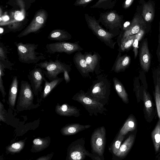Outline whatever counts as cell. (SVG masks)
I'll use <instances>...</instances> for the list:
<instances>
[{
  "instance_id": "6da1fadb",
  "label": "cell",
  "mask_w": 160,
  "mask_h": 160,
  "mask_svg": "<svg viewBox=\"0 0 160 160\" xmlns=\"http://www.w3.org/2000/svg\"><path fill=\"white\" fill-rule=\"evenodd\" d=\"M86 93V94L104 106L109 100L110 93V84L106 76L100 75Z\"/></svg>"
},
{
  "instance_id": "7a4b0ae2",
  "label": "cell",
  "mask_w": 160,
  "mask_h": 160,
  "mask_svg": "<svg viewBox=\"0 0 160 160\" xmlns=\"http://www.w3.org/2000/svg\"><path fill=\"white\" fill-rule=\"evenodd\" d=\"M84 17L88 28L106 46L111 49H114L116 42L113 38L116 36L104 29L94 16L85 13Z\"/></svg>"
},
{
  "instance_id": "3957f363",
  "label": "cell",
  "mask_w": 160,
  "mask_h": 160,
  "mask_svg": "<svg viewBox=\"0 0 160 160\" xmlns=\"http://www.w3.org/2000/svg\"><path fill=\"white\" fill-rule=\"evenodd\" d=\"M98 20L115 36L119 35L124 23L123 15H119L115 10L101 13Z\"/></svg>"
},
{
  "instance_id": "277c9868",
  "label": "cell",
  "mask_w": 160,
  "mask_h": 160,
  "mask_svg": "<svg viewBox=\"0 0 160 160\" xmlns=\"http://www.w3.org/2000/svg\"><path fill=\"white\" fill-rule=\"evenodd\" d=\"M34 93L31 84L28 81L22 80L16 105V110L19 112L35 109L39 107L33 103Z\"/></svg>"
},
{
  "instance_id": "5b68a950",
  "label": "cell",
  "mask_w": 160,
  "mask_h": 160,
  "mask_svg": "<svg viewBox=\"0 0 160 160\" xmlns=\"http://www.w3.org/2000/svg\"><path fill=\"white\" fill-rule=\"evenodd\" d=\"M90 143L93 160H104L106 144V131L104 126L99 127L93 132Z\"/></svg>"
},
{
  "instance_id": "8992f818",
  "label": "cell",
  "mask_w": 160,
  "mask_h": 160,
  "mask_svg": "<svg viewBox=\"0 0 160 160\" xmlns=\"http://www.w3.org/2000/svg\"><path fill=\"white\" fill-rule=\"evenodd\" d=\"M72 99L81 103L91 116H97L98 113L105 114L107 111L103 105L88 96L82 90H80L75 94Z\"/></svg>"
},
{
  "instance_id": "52a82bcc",
  "label": "cell",
  "mask_w": 160,
  "mask_h": 160,
  "mask_svg": "<svg viewBox=\"0 0 160 160\" xmlns=\"http://www.w3.org/2000/svg\"><path fill=\"white\" fill-rule=\"evenodd\" d=\"M18 54L19 61L22 63L28 64L37 63L42 56H37L39 53L35 51L38 45L32 43L23 44L17 43Z\"/></svg>"
},
{
  "instance_id": "ba28073f",
  "label": "cell",
  "mask_w": 160,
  "mask_h": 160,
  "mask_svg": "<svg viewBox=\"0 0 160 160\" xmlns=\"http://www.w3.org/2000/svg\"><path fill=\"white\" fill-rule=\"evenodd\" d=\"M36 66L42 68L46 77L51 81L58 78V75L65 71L69 72L71 70L70 66L58 60L55 61H47L37 64Z\"/></svg>"
},
{
  "instance_id": "9c48e42d",
  "label": "cell",
  "mask_w": 160,
  "mask_h": 160,
  "mask_svg": "<svg viewBox=\"0 0 160 160\" xmlns=\"http://www.w3.org/2000/svg\"><path fill=\"white\" fill-rule=\"evenodd\" d=\"M84 144L85 140L83 138L71 143L67 149L66 160H83L86 156L92 159V154L86 149Z\"/></svg>"
},
{
  "instance_id": "30bf717a",
  "label": "cell",
  "mask_w": 160,
  "mask_h": 160,
  "mask_svg": "<svg viewBox=\"0 0 160 160\" xmlns=\"http://www.w3.org/2000/svg\"><path fill=\"white\" fill-rule=\"evenodd\" d=\"M48 16V13L45 10L41 9L38 11L29 24L18 35V37L21 38L38 32L45 24Z\"/></svg>"
},
{
  "instance_id": "8fae6325",
  "label": "cell",
  "mask_w": 160,
  "mask_h": 160,
  "mask_svg": "<svg viewBox=\"0 0 160 160\" xmlns=\"http://www.w3.org/2000/svg\"><path fill=\"white\" fill-rule=\"evenodd\" d=\"M46 47L48 52L53 54L56 52H64L70 54L83 50L79 44L78 42H74L65 41L58 42L47 44Z\"/></svg>"
},
{
  "instance_id": "7c38bea8",
  "label": "cell",
  "mask_w": 160,
  "mask_h": 160,
  "mask_svg": "<svg viewBox=\"0 0 160 160\" xmlns=\"http://www.w3.org/2000/svg\"><path fill=\"white\" fill-rule=\"evenodd\" d=\"M146 22L144 20L141 14L137 13L134 16L129 28L124 32H120L117 40L119 46L121 42L130 36L135 35L141 30H145Z\"/></svg>"
},
{
  "instance_id": "4fadbf2b",
  "label": "cell",
  "mask_w": 160,
  "mask_h": 160,
  "mask_svg": "<svg viewBox=\"0 0 160 160\" xmlns=\"http://www.w3.org/2000/svg\"><path fill=\"white\" fill-rule=\"evenodd\" d=\"M45 75L43 70L40 68H35L29 72L28 78L35 95H37L42 90V83L46 79Z\"/></svg>"
},
{
  "instance_id": "5bb4252c",
  "label": "cell",
  "mask_w": 160,
  "mask_h": 160,
  "mask_svg": "<svg viewBox=\"0 0 160 160\" xmlns=\"http://www.w3.org/2000/svg\"><path fill=\"white\" fill-rule=\"evenodd\" d=\"M142 99L144 103V113L146 120L151 122L155 116L154 106L150 94L145 88L142 91Z\"/></svg>"
},
{
  "instance_id": "9a60e30c",
  "label": "cell",
  "mask_w": 160,
  "mask_h": 160,
  "mask_svg": "<svg viewBox=\"0 0 160 160\" xmlns=\"http://www.w3.org/2000/svg\"><path fill=\"white\" fill-rule=\"evenodd\" d=\"M139 57L142 68L145 72H148L150 66L151 59L147 39H145L142 44Z\"/></svg>"
},
{
  "instance_id": "2e32d148",
  "label": "cell",
  "mask_w": 160,
  "mask_h": 160,
  "mask_svg": "<svg viewBox=\"0 0 160 160\" xmlns=\"http://www.w3.org/2000/svg\"><path fill=\"white\" fill-rule=\"evenodd\" d=\"M55 111L57 114L62 116L78 117L80 115L79 110L76 107L67 103L61 105L57 103L55 108Z\"/></svg>"
},
{
  "instance_id": "e0dca14e",
  "label": "cell",
  "mask_w": 160,
  "mask_h": 160,
  "mask_svg": "<svg viewBox=\"0 0 160 160\" xmlns=\"http://www.w3.org/2000/svg\"><path fill=\"white\" fill-rule=\"evenodd\" d=\"M73 61L76 68L82 76L86 77L89 76L90 71L85 60L84 54L80 51L76 52L73 57Z\"/></svg>"
},
{
  "instance_id": "ac0fdd59",
  "label": "cell",
  "mask_w": 160,
  "mask_h": 160,
  "mask_svg": "<svg viewBox=\"0 0 160 160\" xmlns=\"http://www.w3.org/2000/svg\"><path fill=\"white\" fill-rule=\"evenodd\" d=\"M135 139L134 135H130L121 145L116 154L112 156L113 160H121L124 158L132 148Z\"/></svg>"
},
{
  "instance_id": "d6986e66",
  "label": "cell",
  "mask_w": 160,
  "mask_h": 160,
  "mask_svg": "<svg viewBox=\"0 0 160 160\" xmlns=\"http://www.w3.org/2000/svg\"><path fill=\"white\" fill-rule=\"evenodd\" d=\"M131 61L129 56L127 54L122 56L121 52H119L112 71L116 73L124 71L129 66Z\"/></svg>"
},
{
  "instance_id": "ffe728a7",
  "label": "cell",
  "mask_w": 160,
  "mask_h": 160,
  "mask_svg": "<svg viewBox=\"0 0 160 160\" xmlns=\"http://www.w3.org/2000/svg\"><path fill=\"white\" fill-rule=\"evenodd\" d=\"M18 80L16 76H14L10 86L9 90L8 104L10 108L14 109L18 92Z\"/></svg>"
},
{
  "instance_id": "44dd1931",
  "label": "cell",
  "mask_w": 160,
  "mask_h": 160,
  "mask_svg": "<svg viewBox=\"0 0 160 160\" xmlns=\"http://www.w3.org/2000/svg\"><path fill=\"white\" fill-rule=\"evenodd\" d=\"M84 55L90 72H95L96 73L98 72L101 58L99 55L96 52H94L93 55L90 52H85Z\"/></svg>"
},
{
  "instance_id": "7402d4cb",
  "label": "cell",
  "mask_w": 160,
  "mask_h": 160,
  "mask_svg": "<svg viewBox=\"0 0 160 160\" xmlns=\"http://www.w3.org/2000/svg\"><path fill=\"white\" fill-rule=\"evenodd\" d=\"M91 127V126L89 125H82L79 123L68 124L61 129L60 132L63 135H73L88 128Z\"/></svg>"
},
{
  "instance_id": "603a6c76",
  "label": "cell",
  "mask_w": 160,
  "mask_h": 160,
  "mask_svg": "<svg viewBox=\"0 0 160 160\" xmlns=\"http://www.w3.org/2000/svg\"><path fill=\"white\" fill-rule=\"evenodd\" d=\"M50 141L49 137L45 138L38 137L35 138L33 141L31 151L36 153L44 150L49 146Z\"/></svg>"
},
{
  "instance_id": "cb8c5ba5",
  "label": "cell",
  "mask_w": 160,
  "mask_h": 160,
  "mask_svg": "<svg viewBox=\"0 0 160 160\" xmlns=\"http://www.w3.org/2000/svg\"><path fill=\"white\" fill-rule=\"evenodd\" d=\"M72 37L71 35L64 30L56 29L50 32L48 38L51 40L60 42L70 39Z\"/></svg>"
},
{
  "instance_id": "d4e9b609",
  "label": "cell",
  "mask_w": 160,
  "mask_h": 160,
  "mask_svg": "<svg viewBox=\"0 0 160 160\" xmlns=\"http://www.w3.org/2000/svg\"><path fill=\"white\" fill-rule=\"evenodd\" d=\"M154 8L152 3L148 2L143 4L141 15L146 22H151L154 18Z\"/></svg>"
},
{
  "instance_id": "484cf974",
  "label": "cell",
  "mask_w": 160,
  "mask_h": 160,
  "mask_svg": "<svg viewBox=\"0 0 160 160\" xmlns=\"http://www.w3.org/2000/svg\"><path fill=\"white\" fill-rule=\"evenodd\" d=\"M63 80L62 78H58L54 80L49 82L45 79L44 89L41 94L42 99L45 98Z\"/></svg>"
},
{
  "instance_id": "4316f807",
  "label": "cell",
  "mask_w": 160,
  "mask_h": 160,
  "mask_svg": "<svg viewBox=\"0 0 160 160\" xmlns=\"http://www.w3.org/2000/svg\"><path fill=\"white\" fill-rule=\"evenodd\" d=\"M114 88L118 96L126 104L129 103L128 94L121 82L117 78H113Z\"/></svg>"
},
{
  "instance_id": "83f0119b",
  "label": "cell",
  "mask_w": 160,
  "mask_h": 160,
  "mask_svg": "<svg viewBox=\"0 0 160 160\" xmlns=\"http://www.w3.org/2000/svg\"><path fill=\"white\" fill-rule=\"evenodd\" d=\"M137 124L136 119L132 114L130 115L120 130L119 133L125 136L129 132L132 131L136 128Z\"/></svg>"
},
{
  "instance_id": "f1b7e54d",
  "label": "cell",
  "mask_w": 160,
  "mask_h": 160,
  "mask_svg": "<svg viewBox=\"0 0 160 160\" xmlns=\"http://www.w3.org/2000/svg\"><path fill=\"white\" fill-rule=\"evenodd\" d=\"M25 142V139L22 140L8 145L6 148V152L11 154L19 153L23 148Z\"/></svg>"
},
{
  "instance_id": "f546056e",
  "label": "cell",
  "mask_w": 160,
  "mask_h": 160,
  "mask_svg": "<svg viewBox=\"0 0 160 160\" xmlns=\"http://www.w3.org/2000/svg\"><path fill=\"white\" fill-rule=\"evenodd\" d=\"M116 0H99L91 6V8H101L104 9H111L115 6Z\"/></svg>"
},
{
  "instance_id": "4dcf8cb0",
  "label": "cell",
  "mask_w": 160,
  "mask_h": 160,
  "mask_svg": "<svg viewBox=\"0 0 160 160\" xmlns=\"http://www.w3.org/2000/svg\"><path fill=\"white\" fill-rule=\"evenodd\" d=\"M135 36L136 34L130 36L122 41L118 46L119 52H121L129 50L132 46Z\"/></svg>"
},
{
  "instance_id": "1f68e13d",
  "label": "cell",
  "mask_w": 160,
  "mask_h": 160,
  "mask_svg": "<svg viewBox=\"0 0 160 160\" xmlns=\"http://www.w3.org/2000/svg\"><path fill=\"white\" fill-rule=\"evenodd\" d=\"M155 149L158 152L160 147V121L159 120L152 133Z\"/></svg>"
},
{
  "instance_id": "d6a6232c",
  "label": "cell",
  "mask_w": 160,
  "mask_h": 160,
  "mask_svg": "<svg viewBox=\"0 0 160 160\" xmlns=\"http://www.w3.org/2000/svg\"><path fill=\"white\" fill-rule=\"evenodd\" d=\"M124 137L125 136L118 133L109 148V151L112 154V156L115 155L118 152Z\"/></svg>"
},
{
  "instance_id": "836d02e7",
  "label": "cell",
  "mask_w": 160,
  "mask_h": 160,
  "mask_svg": "<svg viewBox=\"0 0 160 160\" xmlns=\"http://www.w3.org/2000/svg\"><path fill=\"white\" fill-rule=\"evenodd\" d=\"M155 84V99L158 116L160 121V92L158 84L156 80L153 78Z\"/></svg>"
},
{
  "instance_id": "e575fe53",
  "label": "cell",
  "mask_w": 160,
  "mask_h": 160,
  "mask_svg": "<svg viewBox=\"0 0 160 160\" xmlns=\"http://www.w3.org/2000/svg\"><path fill=\"white\" fill-rule=\"evenodd\" d=\"M145 32V30H142L136 34L135 39L132 46L133 48L135 59L136 58L138 52V49L139 42L142 38Z\"/></svg>"
},
{
  "instance_id": "d590c367",
  "label": "cell",
  "mask_w": 160,
  "mask_h": 160,
  "mask_svg": "<svg viewBox=\"0 0 160 160\" xmlns=\"http://www.w3.org/2000/svg\"><path fill=\"white\" fill-rule=\"evenodd\" d=\"M133 86V90L135 92L137 102H139L142 98V97L141 95L140 86L139 82V78L138 77H136L135 78L134 81Z\"/></svg>"
},
{
  "instance_id": "8d00e7d4",
  "label": "cell",
  "mask_w": 160,
  "mask_h": 160,
  "mask_svg": "<svg viewBox=\"0 0 160 160\" xmlns=\"http://www.w3.org/2000/svg\"><path fill=\"white\" fill-rule=\"evenodd\" d=\"M7 111L5 109L4 105L2 102H0V121L4 122L6 121Z\"/></svg>"
},
{
  "instance_id": "74e56055",
  "label": "cell",
  "mask_w": 160,
  "mask_h": 160,
  "mask_svg": "<svg viewBox=\"0 0 160 160\" xmlns=\"http://www.w3.org/2000/svg\"><path fill=\"white\" fill-rule=\"evenodd\" d=\"M93 1V0H77L75 2L74 5L76 6H82L85 8Z\"/></svg>"
},
{
  "instance_id": "f35d334b",
  "label": "cell",
  "mask_w": 160,
  "mask_h": 160,
  "mask_svg": "<svg viewBox=\"0 0 160 160\" xmlns=\"http://www.w3.org/2000/svg\"><path fill=\"white\" fill-rule=\"evenodd\" d=\"M153 78L156 80L158 84L160 92V68L158 69L155 72Z\"/></svg>"
},
{
  "instance_id": "ab89813d",
  "label": "cell",
  "mask_w": 160,
  "mask_h": 160,
  "mask_svg": "<svg viewBox=\"0 0 160 160\" xmlns=\"http://www.w3.org/2000/svg\"><path fill=\"white\" fill-rule=\"evenodd\" d=\"M54 153H51L41 157L36 160H51L53 156Z\"/></svg>"
},
{
  "instance_id": "60d3db41",
  "label": "cell",
  "mask_w": 160,
  "mask_h": 160,
  "mask_svg": "<svg viewBox=\"0 0 160 160\" xmlns=\"http://www.w3.org/2000/svg\"><path fill=\"white\" fill-rule=\"evenodd\" d=\"M134 0H127L125 1L123 5V7L124 9H127L129 8L132 4Z\"/></svg>"
},
{
  "instance_id": "b9f144b4",
  "label": "cell",
  "mask_w": 160,
  "mask_h": 160,
  "mask_svg": "<svg viewBox=\"0 0 160 160\" xmlns=\"http://www.w3.org/2000/svg\"><path fill=\"white\" fill-rule=\"evenodd\" d=\"M131 23V22L129 21H127L124 22L121 32H124L127 30L130 27Z\"/></svg>"
},
{
  "instance_id": "7bdbcfd3",
  "label": "cell",
  "mask_w": 160,
  "mask_h": 160,
  "mask_svg": "<svg viewBox=\"0 0 160 160\" xmlns=\"http://www.w3.org/2000/svg\"><path fill=\"white\" fill-rule=\"evenodd\" d=\"M0 60H4L6 58V53L2 47H0Z\"/></svg>"
},
{
  "instance_id": "ee69618b",
  "label": "cell",
  "mask_w": 160,
  "mask_h": 160,
  "mask_svg": "<svg viewBox=\"0 0 160 160\" xmlns=\"http://www.w3.org/2000/svg\"><path fill=\"white\" fill-rule=\"evenodd\" d=\"M69 72L67 71H65L64 72V79L66 83L69 82L70 80V78L68 74Z\"/></svg>"
},
{
  "instance_id": "f6af8a7d",
  "label": "cell",
  "mask_w": 160,
  "mask_h": 160,
  "mask_svg": "<svg viewBox=\"0 0 160 160\" xmlns=\"http://www.w3.org/2000/svg\"><path fill=\"white\" fill-rule=\"evenodd\" d=\"M160 50V22L159 24V33L158 35V48L157 51Z\"/></svg>"
},
{
  "instance_id": "bcb514c9",
  "label": "cell",
  "mask_w": 160,
  "mask_h": 160,
  "mask_svg": "<svg viewBox=\"0 0 160 160\" xmlns=\"http://www.w3.org/2000/svg\"><path fill=\"white\" fill-rule=\"evenodd\" d=\"M2 18V19L4 21H6L9 20V18L8 16L6 15L4 16Z\"/></svg>"
},
{
  "instance_id": "7dc6e473",
  "label": "cell",
  "mask_w": 160,
  "mask_h": 160,
  "mask_svg": "<svg viewBox=\"0 0 160 160\" xmlns=\"http://www.w3.org/2000/svg\"><path fill=\"white\" fill-rule=\"evenodd\" d=\"M157 53H158L157 56L160 59V50L157 51Z\"/></svg>"
},
{
  "instance_id": "c3c4849f",
  "label": "cell",
  "mask_w": 160,
  "mask_h": 160,
  "mask_svg": "<svg viewBox=\"0 0 160 160\" xmlns=\"http://www.w3.org/2000/svg\"><path fill=\"white\" fill-rule=\"evenodd\" d=\"M2 29H2L1 28H0V33H2L3 31V30H2Z\"/></svg>"
},
{
  "instance_id": "681fc988",
  "label": "cell",
  "mask_w": 160,
  "mask_h": 160,
  "mask_svg": "<svg viewBox=\"0 0 160 160\" xmlns=\"http://www.w3.org/2000/svg\"><path fill=\"white\" fill-rule=\"evenodd\" d=\"M31 160L30 159H29V160Z\"/></svg>"
},
{
  "instance_id": "f907efd6",
  "label": "cell",
  "mask_w": 160,
  "mask_h": 160,
  "mask_svg": "<svg viewBox=\"0 0 160 160\" xmlns=\"http://www.w3.org/2000/svg\"></svg>"
}]
</instances>
